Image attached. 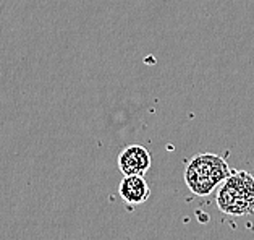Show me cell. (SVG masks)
Returning <instances> with one entry per match:
<instances>
[{"label": "cell", "instance_id": "cell-1", "mask_svg": "<svg viewBox=\"0 0 254 240\" xmlns=\"http://www.w3.org/2000/svg\"><path fill=\"white\" fill-rule=\"evenodd\" d=\"M232 174L224 158L212 153H202L191 158L185 169V182L196 196H207Z\"/></svg>", "mask_w": 254, "mask_h": 240}, {"label": "cell", "instance_id": "cell-2", "mask_svg": "<svg viewBox=\"0 0 254 240\" xmlns=\"http://www.w3.org/2000/svg\"><path fill=\"white\" fill-rule=\"evenodd\" d=\"M217 206L230 216L254 213V175L246 170H232L219 188Z\"/></svg>", "mask_w": 254, "mask_h": 240}, {"label": "cell", "instance_id": "cell-3", "mask_svg": "<svg viewBox=\"0 0 254 240\" xmlns=\"http://www.w3.org/2000/svg\"><path fill=\"white\" fill-rule=\"evenodd\" d=\"M117 162L123 175H144L151 167L152 159L144 146L129 145L119 155Z\"/></svg>", "mask_w": 254, "mask_h": 240}, {"label": "cell", "instance_id": "cell-4", "mask_svg": "<svg viewBox=\"0 0 254 240\" xmlns=\"http://www.w3.org/2000/svg\"><path fill=\"white\" fill-rule=\"evenodd\" d=\"M120 196L128 205H141L151 196V188L144 175H125L120 183Z\"/></svg>", "mask_w": 254, "mask_h": 240}]
</instances>
